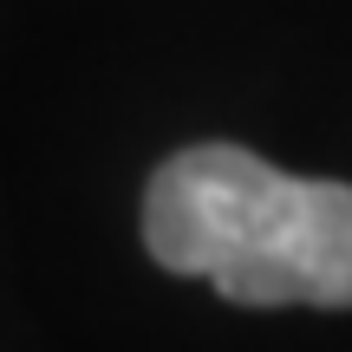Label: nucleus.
<instances>
[{
	"label": "nucleus",
	"mask_w": 352,
	"mask_h": 352,
	"mask_svg": "<svg viewBox=\"0 0 352 352\" xmlns=\"http://www.w3.org/2000/svg\"><path fill=\"white\" fill-rule=\"evenodd\" d=\"M144 241L235 307H352V183L287 176L241 144L176 151L151 176Z\"/></svg>",
	"instance_id": "1"
}]
</instances>
